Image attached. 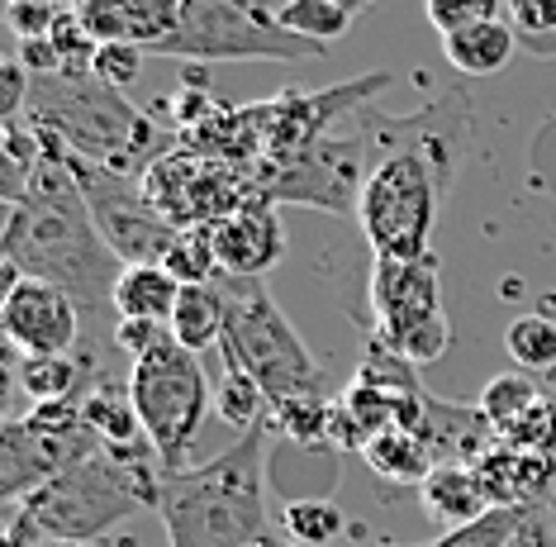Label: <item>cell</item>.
Returning <instances> with one entry per match:
<instances>
[{"label": "cell", "mask_w": 556, "mask_h": 547, "mask_svg": "<svg viewBox=\"0 0 556 547\" xmlns=\"http://www.w3.org/2000/svg\"><path fill=\"white\" fill-rule=\"evenodd\" d=\"M0 547H48L43 529L34 524L24 505H10V510H5V533H0Z\"/></svg>", "instance_id": "obj_43"}, {"label": "cell", "mask_w": 556, "mask_h": 547, "mask_svg": "<svg viewBox=\"0 0 556 547\" xmlns=\"http://www.w3.org/2000/svg\"><path fill=\"white\" fill-rule=\"evenodd\" d=\"M15 58H20L34 76H53V72H62V58H58V48L48 43V38H24Z\"/></svg>", "instance_id": "obj_44"}, {"label": "cell", "mask_w": 556, "mask_h": 547, "mask_svg": "<svg viewBox=\"0 0 556 547\" xmlns=\"http://www.w3.org/2000/svg\"><path fill=\"white\" fill-rule=\"evenodd\" d=\"M528 524V505H500V510L471 519L462 529H447L428 547H514V538Z\"/></svg>", "instance_id": "obj_29"}, {"label": "cell", "mask_w": 556, "mask_h": 547, "mask_svg": "<svg viewBox=\"0 0 556 547\" xmlns=\"http://www.w3.org/2000/svg\"><path fill=\"white\" fill-rule=\"evenodd\" d=\"M224 110V100H214L205 86H191L186 82L181 91H176L167 105H162V114H172V134H186V129H200L205 120H214V114Z\"/></svg>", "instance_id": "obj_38"}, {"label": "cell", "mask_w": 556, "mask_h": 547, "mask_svg": "<svg viewBox=\"0 0 556 547\" xmlns=\"http://www.w3.org/2000/svg\"><path fill=\"white\" fill-rule=\"evenodd\" d=\"M271 428L305 452H338L333 448V400L328 396H300V400L271 405Z\"/></svg>", "instance_id": "obj_25"}, {"label": "cell", "mask_w": 556, "mask_h": 547, "mask_svg": "<svg viewBox=\"0 0 556 547\" xmlns=\"http://www.w3.org/2000/svg\"><path fill=\"white\" fill-rule=\"evenodd\" d=\"M162 490V462L153 443H134V448H100L72 472L53 476L29 500H20L29 519L53 543H91L105 538L124 519L157 510Z\"/></svg>", "instance_id": "obj_4"}, {"label": "cell", "mask_w": 556, "mask_h": 547, "mask_svg": "<svg viewBox=\"0 0 556 547\" xmlns=\"http://www.w3.org/2000/svg\"><path fill=\"white\" fill-rule=\"evenodd\" d=\"M162 266H167L181 286L219 282V258H214V244H210V224L181 228V234H176V244H172V252L162 258Z\"/></svg>", "instance_id": "obj_33"}, {"label": "cell", "mask_w": 556, "mask_h": 547, "mask_svg": "<svg viewBox=\"0 0 556 547\" xmlns=\"http://www.w3.org/2000/svg\"><path fill=\"white\" fill-rule=\"evenodd\" d=\"M276 20H281L290 34L309 38V43H324V48L352 29V15L343 5H333V0H286V5L276 10Z\"/></svg>", "instance_id": "obj_32"}, {"label": "cell", "mask_w": 556, "mask_h": 547, "mask_svg": "<svg viewBox=\"0 0 556 547\" xmlns=\"http://www.w3.org/2000/svg\"><path fill=\"white\" fill-rule=\"evenodd\" d=\"M143 48L138 43H105L96 53V76L105 86H115V91H129V86L143 76Z\"/></svg>", "instance_id": "obj_39"}, {"label": "cell", "mask_w": 556, "mask_h": 547, "mask_svg": "<svg viewBox=\"0 0 556 547\" xmlns=\"http://www.w3.org/2000/svg\"><path fill=\"white\" fill-rule=\"evenodd\" d=\"M119 352L129 362H138V358H148V352L157 348L162 338H172V324H153V320H119Z\"/></svg>", "instance_id": "obj_42"}, {"label": "cell", "mask_w": 556, "mask_h": 547, "mask_svg": "<svg viewBox=\"0 0 556 547\" xmlns=\"http://www.w3.org/2000/svg\"><path fill=\"white\" fill-rule=\"evenodd\" d=\"M504 348L518 362V372H547V366H556V320H547V314H518L504 328Z\"/></svg>", "instance_id": "obj_31"}, {"label": "cell", "mask_w": 556, "mask_h": 547, "mask_svg": "<svg viewBox=\"0 0 556 547\" xmlns=\"http://www.w3.org/2000/svg\"><path fill=\"white\" fill-rule=\"evenodd\" d=\"M48 547H91V543H53V538H48Z\"/></svg>", "instance_id": "obj_46"}, {"label": "cell", "mask_w": 556, "mask_h": 547, "mask_svg": "<svg viewBox=\"0 0 556 547\" xmlns=\"http://www.w3.org/2000/svg\"><path fill=\"white\" fill-rule=\"evenodd\" d=\"M395 86V72H362L352 82L319 86V91H286L267 96V158H295L309 144H319L324 134H333L343 120H352L362 105H376V96Z\"/></svg>", "instance_id": "obj_14"}, {"label": "cell", "mask_w": 556, "mask_h": 547, "mask_svg": "<svg viewBox=\"0 0 556 547\" xmlns=\"http://www.w3.org/2000/svg\"><path fill=\"white\" fill-rule=\"evenodd\" d=\"M153 58L176 62H324L328 48L290 34L262 0H181V20Z\"/></svg>", "instance_id": "obj_6"}, {"label": "cell", "mask_w": 556, "mask_h": 547, "mask_svg": "<svg viewBox=\"0 0 556 547\" xmlns=\"http://www.w3.org/2000/svg\"><path fill=\"white\" fill-rule=\"evenodd\" d=\"M366 176H371V138L357 114L295 158L257 162L262 196L271 206H309L324 214H357Z\"/></svg>", "instance_id": "obj_9"}, {"label": "cell", "mask_w": 556, "mask_h": 547, "mask_svg": "<svg viewBox=\"0 0 556 547\" xmlns=\"http://www.w3.org/2000/svg\"><path fill=\"white\" fill-rule=\"evenodd\" d=\"M271 414L238 434L210 462L162 476L157 514L172 547H257L271 538L267 514V438Z\"/></svg>", "instance_id": "obj_2"}, {"label": "cell", "mask_w": 556, "mask_h": 547, "mask_svg": "<svg viewBox=\"0 0 556 547\" xmlns=\"http://www.w3.org/2000/svg\"><path fill=\"white\" fill-rule=\"evenodd\" d=\"M210 244L219 258V276H243V282H267V272L286 258L290 238L276 206H248L229 220L210 224Z\"/></svg>", "instance_id": "obj_16"}, {"label": "cell", "mask_w": 556, "mask_h": 547, "mask_svg": "<svg viewBox=\"0 0 556 547\" xmlns=\"http://www.w3.org/2000/svg\"><path fill=\"white\" fill-rule=\"evenodd\" d=\"M452 196V186L428 167L419 152L386 148L371 152V176H366L357 224L371 244L376 258L414 262L428 258V238H433L438 210Z\"/></svg>", "instance_id": "obj_7"}, {"label": "cell", "mask_w": 556, "mask_h": 547, "mask_svg": "<svg viewBox=\"0 0 556 547\" xmlns=\"http://www.w3.org/2000/svg\"><path fill=\"white\" fill-rule=\"evenodd\" d=\"M129 396L143 419V434L153 443L162 476H176L191 467V448L200 443L210 414V381L205 366L191 348H181L176 338H162L148 358L129 366Z\"/></svg>", "instance_id": "obj_8"}, {"label": "cell", "mask_w": 556, "mask_h": 547, "mask_svg": "<svg viewBox=\"0 0 556 547\" xmlns=\"http://www.w3.org/2000/svg\"><path fill=\"white\" fill-rule=\"evenodd\" d=\"M509 24L518 43L542 58L556 43V0H509Z\"/></svg>", "instance_id": "obj_35"}, {"label": "cell", "mask_w": 556, "mask_h": 547, "mask_svg": "<svg viewBox=\"0 0 556 547\" xmlns=\"http://www.w3.org/2000/svg\"><path fill=\"white\" fill-rule=\"evenodd\" d=\"M77 410L86 414L91 434L105 443V448H134V443H148L138 405L129 396V381H100V386H91L77 400Z\"/></svg>", "instance_id": "obj_19"}, {"label": "cell", "mask_w": 556, "mask_h": 547, "mask_svg": "<svg viewBox=\"0 0 556 547\" xmlns=\"http://www.w3.org/2000/svg\"><path fill=\"white\" fill-rule=\"evenodd\" d=\"M518 34L509 20H490V24H471V29H457L442 38V53L447 62L466 76H495L514 62Z\"/></svg>", "instance_id": "obj_20"}, {"label": "cell", "mask_w": 556, "mask_h": 547, "mask_svg": "<svg viewBox=\"0 0 556 547\" xmlns=\"http://www.w3.org/2000/svg\"><path fill=\"white\" fill-rule=\"evenodd\" d=\"M271 547H295V543H286V538H276V533H271Z\"/></svg>", "instance_id": "obj_47"}, {"label": "cell", "mask_w": 556, "mask_h": 547, "mask_svg": "<svg viewBox=\"0 0 556 547\" xmlns=\"http://www.w3.org/2000/svg\"><path fill=\"white\" fill-rule=\"evenodd\" d=\"M62 15L58 0H5V24L15 29V38H48Z\"/></svg>", "instance_id": "obj_40"}, {"label": "cell", "mask_w": 556, "mask_h": 547, "mask_svg": "<svg viewBox=\"0 0 556 547\" xmlns=\"http://www.w3.org/2000/svg\"><path fill=\"white\" fill-rule=\"evenodd\" d=\"M181 300V282L167 266H124L115 286V314L119 320H153L172 324V310Z\"/></svg>", "instance_id": "obj_21"}, {"label": "cell", "mask_w": 556, "mask_h": 547, "mask_svg": "<svg viewBox=\"0 0 556 547\" xmlns=\"http://www.w3.org/2000/svg\"><path fill=\"white\" fill-rule=\"evenodd\" d=\"M24 120L53 129L77 158L119 176H148V167L176 148V134L162 129L153 110H138L100 76H34Z\"/></svg>", "instance_id": "obj_3"}, {"label": "cell", "mask_w": 556, "mask_h": 547, "mask_svg": "<svg viewBox=\"0 0 556 547\" xmlns=\"http://www.w3.org/2000/svg\"><path fill=\"white\" fill-rule=\"evenodd\" d=\"M77 15H81L86 34H91L100 48H105V43H129V20H124V0H86Z\"/></svg>", "instance_id": "obj_41"}, {"label": "cell", "mask_w": 556, "mask_h": 547, "mask_svg": "<svg viewBox=\"0 0 556 547\" xmlns=\"http://www.w3.org/2000/svg\"><path fill=\"white\" fill-rule=\"evenodd\" d=\"M214 410H219V419H224L229 428L248 434V428H257L262 419L271 414V400H267V390H262L248 372L229 366V372H224V381H219V390H214Z\"/></svg>", "instance_id": "obj_30"}, {"label": "cell", "mask_w": 556, "mask_h": 547, "mask_svg": "<svg viewBox=\"0 0 556 547\" xmlns=\"http://www.w3.org/2000/svg\"><path fill=\"white\" fill-rule=\"evenodd\" d=\"M262 5H267V0H262Z\"/></svg>", "instance_id": "obj_49"}, {"label": "cell", "mask_w": 556, "mask_h": 547, "mask_svg": "<svg viewBox=\"0 0 556 547\" xmlns=\"http://www.w3.org/2000/svg\"><path fill=\"white\" fill-rule=\"evenodd\" d=\"M105 443L91 434L77 405H34L29 414L0 428V495L10 505L29 500L53 476L72 472Z\"/></svg>", "instance_id": "obj_11"}, {"label": "cell", "mask_w": 556, "mask_h": 547, "mask_svg": "<svg viewBox=\"0 0 556 547\" xmlns=\"http://www.w3.org/2000/svg\"><path fill=\"white\" fill-rule=\"evenodd\" d=\"M371 304H376V338H386L414 366L438 362L452 348V320L442 310L438 258H376L371 266Z\"/></svg>", "instance_id": "obj_10"}, {"label": "cell", "mask_w": 556, "mask_h": 547, "mask_svg": "<svg viewBox=\"0 0 556 547\" xmlns=\"http://www.w3.org/2000/svg\"><path fill=\"white\" fill-rule=\"evenodd\" d=\"M257 547H271V538H267V543H257Z\"/></svg>", "instance_id": "obj_48"}, {"label": "cell", "mask_w": 556, "mask_h": 547, "mask_svg": "<svg viewBox=\"0 0 556 547\" xmlns=\"http://www.w3.org/2000/svg\"><path fill=\"white\" fill-rule=\"evenodd\" d=\"M224 290V362L238 366L267 390L271 405L300 396H328V376L295 334V324L281 314V304L267 282L219 276Z\"/></svg>", "instance_id": "obj_5"}, {"label": "cell", "mask_w": 556, "mask_h": 547, "mask_svg": "<svg viewBox=\"0 0 556 547\" xmlns=\"http://www.w3.org/2000/svg\"><path fill=\"white\" fill-rule=\"evenodd\" d=\"M333 5H343V10H348V15H352V20H357V15H362V10H366V5H371V0H333Z\"/></svg>", "instance_id": "obj_45"}, {"label": "cell", "mask_w": 556, "mask_h": 547, "mask_svg": "<svg viewBox=\"0 0 556 547\" xmlns=\"http://www.w3.org/2000/svg\"><path fill=\"white\" fill-rule=\"evenodd\" d=\"M352 381H366V386L386 390V396H428L424 381H419V366H414L404 352H395L386 338H371L366 343V358L357 366Z\"/></svg>", "instance_id": "obj_27"}, {"label": "cell", "mask_w": 556, "mask_h": 547, "mask_svg": "<svg viewBox=\"0 0 556 547\" xmlns=\"http://www.w3.org/2000/svg\"><path fill=\"white\" fill-rule=\"evenodd\" d=\"M5 262L20 276L67 290L81 314H115L124 262L110 252L77 176L58 162H39L20 206H5Z\"/></svg>", "instance_id": "obj_1"}, {"label": "cell", "mask_w": 556, "mask_h": 547, "mask_svg": "<svg viewBox=\"0 0 556 547\" xmlns=\"http://www.w3.org/2000/svg\"><path fill=\"white\" fill-rule=\"evenodd\" d=\"M424 443L433 448L438 467L442 462H457V467H476L480 457L500 443L495 424L480 414V405H452V400H438L428 396V410H424Z\"/></svg>", "instance_id": "obj_17"}, {"label": "cell", "mask_w": 556, "mask_h": 547, "mask_svg": "<svg viewBox=\"0 0 556 547\" xmlns=\"http://www.w3.org/2000/svg\"><path fill=\"white\" fill-rule=\"evenodd\" d=\"M124 20H129V43L143 53H153L157 43H167L181 20V0H124Z\"/></svg>", "instance_id": "obj_34"}, {"label": "cell", "mask_w": 556, "mask_h": 547, "mask_svg": "<svg viewBox=\"0 0 556 547\" xmlns=\"http://www.w3.org/2000/svg\"><path fill=\"white\" fill-rule=\"evenodd\" d=\"M348 533V514L328 495H295L281 510V538L295 547H338Z\"/></svg>", "instance_id": "obj_24"}, {"label": "cell", "mask_w": 556, "mask_h": 547, "mask_svg": "<svg viewBox=\"0 0 556 547\" xmlns=\"http://www.w3.org/2000/svg\"><path fill=\"white\" fill-rule=\"evenodd\" d=\"M366 467H371L376 476L395 481V486H424L428 476H433L438 457L433 448L424 443V434H409V428H386L381 438L366 443Z\"/></svg>", "instance_id": "obj_22"}, {"label": "cell", "mask_w": 556, "mask_h": 547, "mask_svg": "<svg viewBox=\"0 0 556 547\" xmlns=\"http://www.w3.org/2000/svg\"><path fill=\"white\" fill-rule=\"evenodd\" d=\"M500 443H509V448H518V452H547V457H556V405L542 400L538 410H528L518 424L504 428Z\"/></svg>", "instance_id": "obj_37"}, {"label": "cell", "mask_w": 556, "mask_h": 547, "mask_svg": "<svg viewBox=\"0 0 556 547\" xmlns=\"http://www.w3.org/2000/svg\"><path fill=\"white\" fill-rule=\"evenodd\" d=\"M542 400L547 396L533 386V376L528 372H504L495 381H485V390H480V414L495 424V434H504V428L518 424L528 410H538Z\"/></svg>", "instance_id": "obj_28"}, {"label": "cell", "mask_w": 556, "mask_h": 547, "mask_svg": "<svg viewBox=\"0 0 556 547\" xmlns=\"http://www.w3.org/2000/svg\"><path fill=\"white\" fill-rule=\"evenodd\" d=\"M0 328L20 358H67L86 338V314L67 290L24 276L0 304Z\"/></svg>", "instance_id": "obj_15"}, {"label": "cell", "mask_w": 556, "mask_h": 547, "mask_svg": "<svg viewBox=\"0 0 556 547\" xmlns=\"http://www.w3.org/2000/svg\"><path fill=\"white\" fill-rule=\"evenodd\" d=\"M67 172L77 176V186L96 214L100 234H105L110 252H115L124 266H162V258L172 252L181 228H172L157 214V206L143 190V176L105 172V167H96V162L77 158V152L67 158Z\"/></svg>", "instance_id": "obj_13"}, {"label": "cell", "mask_w": 556, "mask_h": 547, "mask_svg": "<svg viewBox=\"0 0 556 547\" xmlns=\"http://www.w3.org/2000/svg\"><path fill=\"white\" fill-rule=\"evenodd\" d=\"M143 190L172 228L219 224L248 206H271V200L262 196L257 167L210 162V158H195V152H186V148H172L167 158H157L143 176Z\"/></svg>", "instance_id": "obj_12"}, {"label": "cell", "mask_w": 556, "mask_h": 547, "mask_svg": "<svg viewBox=\"0 0 556 547\" xmlns=\"http://www.w3.org/2000/svg\"><path fill=\"white\" fill-rule=\"evenodd\" d=\"M500 10H509V0H424V15L442 38L471 29V24L500 20Z\"/></svg>", "instance_id": "obj_36"}, {"label": "cell", "mask_w": 556, "mask_h": 547, "mask_svg": "<svg viewBox=\"0 0 556 547\" xmlns=\"http://www.w3.org/2000/svg\"><path fill=\"white\" fill-rule=\"evenodd\" d=\"M15 381H20V390L29 396L34 405H77L81 396V362L72 358H20L15 362Z\"/></svg>", "instance_id": "obj_26"}, {"label": "cell", "mask_w": 556, "mask_h": 547, "mask_svg": "<svg viewBox=\"0 0 556 547\" xmlns=\"http://www.w3.org/2000/svg\"><path fill=\"white\" fill-rule=\"evenodd\" d=\"M419 500H424L428 519H438V524H447V529H462V524H471V519L495 510L485 486H480L476 467H457V462L433 467V476L419 486Z\"/></svg>", "instance_id": "obj_18"}, {"label": "cell", "mask_w": 556, "mask_h": 547, "mask_svg": "<svg viewBox=\"0 0 556 547\" xmlns=\"http://www.w3.org/2000/svg\"><path fill=\"white\" fill-rule=\"evenodd\" d=\"M172 338L191 348L195 358L224 343V290L219 282L210 286H181V300L172 310Z\"/></svg>", "instance_id": "obj_23"}]
</instances>
